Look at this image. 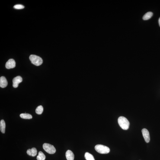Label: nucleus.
Masks as SVG:
<instances>
[{
	"mask_svg": "<svg viewBox=\"0 0 160 160\" xmlns=\"http://www.w3.org/2000/svg\"><path fill=\"white\" fill-rule=\"evenodd\" d=\"M118 121L119 126L123 130H126L129 128L130 123L126 117L121 116L119 118Z\"/></svg>",
	"mask_w": 160,
	"mask_h": 160,
	"instance_id": "obj_1",
	"label": "nucleus"
},
{
	"mask_svg": "<svg viewBox=\"0 0 160 160\" xmlns=\"http://www.w3.org/2000/svg\"><path fill=\"white\" fill-rule=\"evenodd\" d=\"M30 60L32 63L36 66H39L41 65L43 63V59L39 56L35 55H31L30 56Z\"/></svg>",
	"mask_w": 160,
	"mask_h": 160,
	"instance_id": "obj_2",
	"label": "nucleus"
},
{
	"mask_svg": "<svg viewBox=\"0 0 160 160\" xmlns=\"http://www.w3.org/2000/svg\"><path fill=\"white\" fill-rule=\"evenodd\" d=\"M95 148L97 152L101 154H108L110 152V148L102 145H97Z\"/></svg>",
	"mask_w": 160,
	"mask_h": 160,
	"instance_id": "obj_3",
	"label": "nucleus"
},
{
	"mask_svg": "<svg viewBox=\"0 0 160 160\" xmlns=\"http://www.w3.org/2000/svg\"><path fill=\"white\" fill-rule=\"evenodd\" d=\"M44 149L49 154H54L56 152V149L53 145L48 143H44L43 145Z\"/></svg>",
	"mask_w": 160,
	"mask_h": 160,
	"instance_id": "obj_4",
	"label": "nucleus"
},
{
	"mask_svg": "<svg viewBox=\"0 0 160 160\" xmlns=\"http://www.w3.org/2000/svg\"><path fill=\"white\" fill-rule=\"evenodd\" d=\"M22 78L21 76H18L15 77L13 80V87L17 88L18 87L19 84L22 82Z\"/></svg>",
	"mask_w": 160,
	"mask_h": 160,
	"instance_id": "obj_5",
	"label": "nucleus"
},
{
	"mask_svg": "<svg viewBox=\"0 0 160 160\" xmlns=\"http://www.w3.org/2000/svg\"><path fill=\"white\" fill-rule=\"evenodd\" d=\"M143 136L144 139L146 142L149 143L150 140L149 133L148 131L145 128H144L142 130Z\"/></svg>",
	"mask_w": 160,
	"mask_h": 160,
	"instance_id": "obj_6",
	"label": "nucleus"
},
{
	"mask_svg": "<svg viewBox=\"0 0 160 160\" xmlns=\"http://www.w3.org/2000/svg\"><path fill=\"white\" fill-rule=\"evenodd\" d=\"M16 62L14 59H11L9 60L5 64V67L7 69H12L15 67Z\"/></svg>",
	"mask_w": 160,
	"mask_h": 160,
	"instance_id": "obj_7",
	"label": "nucleus"
},
{
	"mask_svg": "<svg viewBox=\"0 0 160 160\" xmlns=\"http://www.w3.org/2000/svg\"><path fill=\"white\" fill-rule=\"evenodd\" d=\"M8 82L5 77L2 76L0 78V86L2 88H5L8 85Z\"/></svg>",
	"mask_w": 160,
	"mask_h": 160,
	"instance_id": "obj_8",
	"label": "nucleus"
},
{
	"mask_svg": "<svg viewBox=\"0 0 160 160\" xmlns=\"http://www.w3.org/2000/svg\"><path fill=\"white\" fill-rule=\"evenodd\" d=\"M27 153L28 155L30 156H35L37 155V149L35 148H33L32 149H29L27 151Z\"/></svg>",
	"mask_w": 160,
	"mask_h": 160,
	"instance_id": "obj_9",
	"label": "nucleus"
},
{
	"mask_svg": "<svg viewBox=\"0 0 160 160\" xmlns=\"http://www.w3.org/2000/svg\"><path fill=\"white\" fill-rule=\"evenodd\" d=\"M66 156L67 160H74V155L72 151L68 150L66 153Z\"/></svg>",
	"mask_w": 160,
	"mask_h": 160,
	"instance_id": "obj_10",
	"label": "nucleus"
},
{
	"mask_svg": "<svg viewBox=\"0 0 160 160\" xmlns=\"http://www.w3.org/2000/svg\"><path fill=\"white\" fill-rule=\"evenodd\" d=\"M6 128L5 123L3 120H1L0 122V130L3 133H5Z\"/></svg>",
	"mask_w": 160,
	"mask_h": 160,
	"instance_id": "obj_11",
	"label": "nucleus"
},
{
	"mask_svg": "<svg viewBox=\"0 0 160 160\" xmlns=\"http://www.w3.org/2000/svg\"><path fill=\"white\" fill-rule=\"evenodd\" d=\"M153 15V14L152 12H149L146 13L143 17V19L144 20H147L150 19Z\"/></svg>",
	"mask_w": 160,
	"mask_h": 160,
	"instance_id": "obj_12",
	"label": "nucleus"
},
{
	"mask_svg": "<svg viewBox=\"0 0 160 160\" xmlns=\"http://www.w3.org/2000/svg\"><path fill=\"white\" fill-rule=\"evenodd\" d=\"M20 117L22 118L25 119H31L32 118L31 115L27 113H22L20 114Z\"/></svg>",
	"mask_w": 160,
	"mask_h": 160,
	"instance_id": "obj_13",
	"label": "nucleus"
},
{
	"mask_svg": "<svg viewBox=\"0 0 160 160\" xmlns=\"http://www.w3.org/2000/svg\"><path fill=\"white\" fill-rule=\"evenodd\" d=\"M46 158V156L43 152L41 151L39 152L37 158V160H45Z\"/></svg>",
	"mask_w": 160,
	"mask_h": 160,
	"instance_id": "obj_14",
	"label": "nucleus"
},
{
	"mask_svg": "<svg viewBox=\"0 0 160 160\" xmlns=\"http://www.w3.org/2000/svg\"><path fill=\"white\" fill-rule=\"evenodd\" d=\"M85 157L86 160H95L93 156L88 152L85 153Z\"/></svg>",
	"mask_w": 160,
	"mask_h": 160,
	"instance_id": "obj_15",
	"label": "nucleus"
},
{
	"mask_svg": "<svg viewBox=\"0 0 160 160\" xmlns=\"http://www.w3.org/2000/svg\"><path fill=\"white\" fill-rule=\"evenodd\" d=\"M43 107L41 105L38 106L35 110L36 113L38 114H41L43 112Z\"/></svg>",
	"mask_w": 160,
	"mask_h": 160,
	"instance_id": "obj_16",
	"label": "nucleus"
},
{
	"mask_svg": "<svg viewBox=\"0 0 160 160\" xmlns=\"http://www.w3.org/2000/svg\"><path fill=\"white\" fill-rule=\"evenodd\" d=\"M14 8L17 9H21L24 8V6L20 4H18L14 5Z\"/></svg>",
	"mask_w": 160,
	"mask_h": 160,
	"instance_id": "obj_17",
	"label": "nucleus"
},
{
	"mask_svg": "<svg viewBox=\"0 0 160 160\" xmlns=\"http://www.w3.org/2000/svg\"><path fill=\"white\" fill-rule=\"evenodd\" d=\"M158 22H159V26L160 27V17L159 18V19Z\"/></svg>",
	"mask_w": 160,
	"mask_h": 160,
	"instance_id": "obj_18",
	"label": "nucleus"
}]
</instances>
